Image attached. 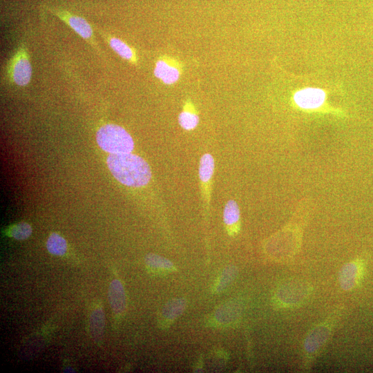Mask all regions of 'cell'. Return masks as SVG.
Segmentation results:
<instances>
[{
    "mask_svg": "<svg viewBox=\"0 0 373 373\" xmlns=\"http://www.w3.org/2000/svg\"><path fill=\"white\" fill-rule=\"evenodd\" d=\"M107 164L113 175L128 186L146 185L151 178V169L146 161L138 155L128 153H111Z\"/></svg>",
    "mask_w": 373,
    "mask_h": 373,
    "instance_id": "obj_1",
    "label": "cell"
},
{
    "mask_svg": "<svg viewBox=\"0 0 373 373\" xmlns=\"http://www.w3.org/2000/svg\"><path fill=\"white\" fill-rule=\"evenodd\" d=\"M96 140L99 147L110 153H131L134 147L131 136L116 124L101 126L97 132Z\"/></svg>",
    "mask_w": 373,
    "mask_h": 373,
    "instance_id": "obj_2",
    "label": "cell"
},
{
    "mask_svg": "<svg viewBox=\"0 0 373 373\" xmlns=\"http://www.w3.org/2000/svg\"><path fill=\"white\" fill-rule=\"evenodd\" d=\"M294 106L304 112H334L337 111L328 105L325 90L306 86L295 90L291 97Z\"/></svg>",
    "mask_w": 373,
    "mask_h": 373,
    "instance_id": "obj_3",
    "label": "cell"
},
{
    "mask_svg": "<svg viewBox=\"0 0 373 373\" xmlns=\"http://www.w3.org/2000/svg\"><path fill=\"white\" fill-rule=\"evenodd\" d=\"M307 283L300 280H287L278 287L275 296V303L280 307H293L303 303L310 294Z\"/></svg>",
    "mask_w": 373,
    "mask_h": 373,
    "instance_id": "obj_4",
    "label": "cell"
},
{
    "mask_svg": "<svg viewBox=\"0 0 373 373\" xmlns=\"http://www.w3.org/2000/svg\"><path fill=\"white\" fill-rule=\"evenodd\" d=\"M332 323L324 321L314 326L304 339L303 349L307 358H314L328 341L332 330Z\"/></svg>",
    "mask_w": 373,
    "mask_h": 373,
    "instance_id": "obj_5",
    "label": "cell"
},
{
    "mask_svg": "<svg viewBox=\"0 0 373 373\" xmlns=\"http://www.w3.org/2000/svg\"><path fill=\"white\" fill-rule=\"evenodd\" d=\"M10 76L17 86H26L32 77V66L26 48L21 47L12 60Z\"/></svg>",
    "mask_w": 373,
    "mask_h": 373,
    "instance_id": "obj_6",
    "label": "cell"
},
{
    "mask_svg": "<svg viewBox=\"0 0 373 373\" xmlns=\"http://www.w3.org/2000/svg\"><path fill=\"white\" fill-rule=\"evenodd\" d=\"M50 11L67 23L80 37L96 48L93 29L84 18L72 15L70 12L61 9L50 8Z\"/></svg>",
    "mask_w": 373,
    "mask_h": 373,
    "instance_id": "obj_7",
    "label": "cell"
},
{
    "mask_svg": "<svg viewBox=\"0 0 373 373\" xmlns=\"http://www.w3.org/2000/svg\"><path fill=\"white\" fill-rule=\"evenodd\" d=\"M364 273V264L361 260H354L345 264L339 273V284L345 291L354 289L361 281Z\"/></svg>",
    "mask_w": 373,
    "mask_h": 373,
    "instance_id": "obj_8",
    "label": "cell"
},
{
    "mask_svg": "<svg viewBox=\"0 0 373 373\" xmlns=\"http://www.w3.org/2000/svg\"><path fill=\"white\" fill-rule=\"evenodd\" d=\"M180 64L170 57L159 59L155 66L154 75L165 84H173L180 79Z\"/></svg>",
    "mask_w": 373,
    "mask_h": 373,
    "instance_id": "obj_9",
    "label": "cell"
},
{
    "mask_svg": "<svg viewBox=\"0 0 373 373\" xmlns=\"http://www.w3.org/2000/svg\"><path fill=\"white\" fill-rule=\"evenodd\" d=\"M108 297L113 312L116 314H123L126 307V299L124 287L119 280L115 279L111 283Z\"/></svg>",
    "mask_w": 373,
    "mask_h": 373,
    "instance_id": "obj_10",
    "label": "cell"
},
{
    "mask_svg": "<svg viewBox=\"0 0 373 373\" xmlns=\"http://www.w3.org/2000/svg\"><path fill=\"white\" fill-rule=\"evenodd\" d=\"M111 48L122 58L131 62L137 63V57L134 50L121 39L110 35L105 36Z\"/></svg>",
    "mask_w": 373,
    "mask_h": 373,
    "instance_id": "obj_11",
    "label": "cell"
},
{
    "mask_svg": "<svg viewBox=\"0 0 373 373\" xmlns=\"http://www.w3.org/2000/svg\"><path fill=\"white\" fill-rule=\"evenodd\" d=\"M105 325L104 311L101 307L95 309L90 317V329L92 336L95 341L102 338Z\"/></svg>",
    "mask_w": 373,
    "mask_h": 373,
    "instance_id": "obj_12",
    "label": "cell"
},
{
    "mask_svg": "<svg viewBox=\"0 0 373 373\" xmlns=\"http://www.w3.org/2000/svg\"><path fill=\"white\" fill-rule=\"evenodd\" d=\"M186 301L182 298H174L169 301L162 310V316L166 321H172L177 318L184 311Z\"/></svg>",
    "mask_w": 373,
    "mask_h": 373,
    "instance_id": "obj_13",
    "label": "cell"
},
{
    "mask_svg": "<svg viewBox=\"0 0 373 373\" xmlns=\"http://www.w3.org/2000/svg\"><path fill=\"white\" fill-rule=\"evenodd\" d=\"M46 247L50 254L56 256H62L66 251L67 243L65 239L60 235L52 233L47 240Z\"/></svg>",
    "mask_w": 373,
    "mask_h": 373,
    "instance_id": "obj_14",
    "label": "cell"
},
{
    "mask_svg": "<svg viewBox=\"0 0 373 373\" xmlns=\"http://www.w3.org/2000/svg\"><path fill=\"white\" fill-rule=\"evenodd\" d=\"M145 262L151 269L170 271L175 269L173 263L168 259L155 254H149L146 256Z\"/></svg>",
    "mask_w": 373,
    "mask_h": 373,
    "instance_id": "obj_15",
    "label": "cell"
},
{
    "mask_svg": "<svg viewBox=\"0 0 373 373\" xmlns=\"http://www.w3.org/2000/svg\"><path fill=\"white\" fill-rule=\"evenodd\" d=\"M214 160L209 153L204 154L199 165V177L201 181L207 182L211 178L214 171Z\"/></svg>",
    "mask_w": 373,
    "mask_h": 373,
    "instance_id": "obj_16",
    "label": "cell"
},
{
    "mask_svg": "<svg viewBox=\"0 0 373 373\" xmlns=\"http://www.w3.org/2000/svg\"><path fill=\"white\" fill-rule=\"evenodd\" d=\"M224 222L227 226L236 225L240 219V209L234 200H229L224 209Z\"/></svg>",
    "mask_w": 373,
    "mask_h": 373,
    "instance_id": "obj_17",
    "label": "cell"
},
{
    "mask_svg": "<svg viewBox=\"0 0 373 373\" xmlns=\"http://www.w3.org/2000/svg\"><path fill=\"white\" fill-rule=\"evenodd\" d=\"M239 311L236 305H227L216 312V318L219 323L226 324L236 320Z\"/></svg>",
    "mask_w": 373,
    "mask_h": 373,
    "instance_id": "obj_18",
    "label": "cell"
},
{
    "mask_svg": "<svg viewBox=\"0 0 373 373\" xmlns=\"http://www.w3.org/2000/svg\"><path fill=\"white\" fill-rule=\"evenodd\" d=\"M198 122L199 117L193 111L185 109L179 115L180 125L185 130H193L197 126Z\"/></svg>",
    "mask_w": 373,
    "mask_h": 373,
    "instance_id": "obj_19",
    "label": "cell"
},
{
    "mask_svg": "<svg viewBox=\"0 0 373 373\" xmlns=\"http://www.w3.org/2000/svg\"><path fill=\"white\" fill-rule=\"evenodd\" d=\"M237 271L234 267L226 268L221 274L215 286L216 291H221L226 288L235 278Z\"/></svg>",
    "mask_w": 373,
    "mask_h": 373,
    "instance_id": "obj_20",
    "label": "cell"
},
{
    "mask_svg": "<svg viewBox=\"0 0 373 373\" xmlns=\"http://www.w3.org/2000/svg\"><path fill=\"white\" fill-rule=\"evenodd\" d=\"M32 233L31 226L26 222L15 224L10 230V236L17 240H25Z\"/></svg>",
    "mask_w": 373,
    "mask_h": 373,
    "instance_id": "obj_21",
    "label": "cell"
}]
</instances>
